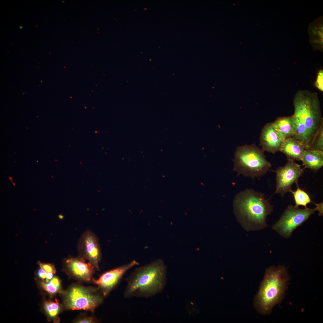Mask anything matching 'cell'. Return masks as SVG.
<instances>
[{"label": "cell", "instance_id": "obj_1", "mask_svg": "<svg viewBox=\"0 0 323 323\" xmlns=\"http://www.w3.org/2000/svg\"><path fill=\"white\" fill-rule=\"evenodd\" d=\"M233 203L235 215L246 230H256L266 226V218L273 208L264 194L246 189L236 195Z\"/></svg>", "mask_w": 323, "mask_h": 323}, {"label": "cell", "instance_id": "obj_2", "mask_svg": "<svg viewBox=\"0 0 323 323\" xmlns=\"http://www.w3.org/2000/svg\"><path fill=\"white\" fill-rule=\"evenodd\" d=\"M166 280V266L162 260H157L136 268L126 278L124 296L152 297L163 290Z\"/></svg>", "mask_w": 323, "mask_h": 323}, {"label": "cell", "instance_id": "obj_3", "mask_svg": "<svg viewBox=\"0 0 323 323\" xmlns=\"http://www.w3.org/2000/svg\"><path fill=\"white\" fill-rule=\"evenodd\" d=\"M290 278L284 266L267 268L259 290L254 300L257 311L263 315L270 314L273 307L284 298Z\"/></svg>", "mask_w": 323, "mask_h": 323}, {"label": "cell", "instance_id": "obj_4", "mask_svg": "<svg viewBox=\"0 0 323 323\" xmlns=\"http://www.w3.org/2000/svg\"><path fill=\"white\" fill-rule=\"evenodd\" d=\"M263 152L254 144L238 147L234 153L233 170L245 177H259L265 174L271 164Z\"/></svg>", "mask_w": 323, "mask_h": 323}, {"label": "cell", "instance_id": "obj_5", "mask_svg": "<svg viewBox=\"0 0 323 323\" xmlns=\"http://www.w3.org/2000/svg\"><path fill=\"white\" fill-rule=\"evenodd\" d=\"M293 104V115L304 124L312 139L323 123L318 94L307 90H299L294 96Z\"/></svg>", "mask_w": 323, "mask_h": 323}, {"label": "cell", "instance_id": "obj_6", "mask_svg": "<svg viewBox=\"0 0 323 323\" xmlns=\"http://www.w3.org/2000/svg\"><path fill=\"white\" fill-rule=\"evenodd\" d=\"M63 303L67 309L93 312L103 301L102 295L92 288L75 285L63 292Z\"/></svg>", "mask_w": 323, "mask_h": 323}, {"label": "cell", "instance_id": "obj_7", "mask_svg": "<svg viewBox=\"0 0 323 323\" xmlns=\"http://www.w3.org/2000/svg\"><path fill=\"white\" fill-rule=\"evenodd\" d=\"M316 211V207L312 209L306 206L304 209H300L298 207L290 205L279 220L273 225L272 228L283 237H289L295 229Z\"/></svg>", "mask_w": 323, "mask_h": 323}, {"label": "cell", "instance_id": "obj_8", "mask_svg": "<svg viewBox=\"0 0 323 323\" xmlns=\"http://www.w3.org/2000/svg\"><path fill=\"white\" fill-rule=\"evenodd\" d=\"M304 172V169L294 161L288 160L286 164L279 167L276 170V186L275 193L282 197L292 190L294 183L297 185L299 178Z\"/></svg>", "mask_w": 323, "mask_h": 323}, {"label": "cell", "instance_id": "obj_9", "mask_svg": "<svg viewBox=\"0 0 323 323\" xmlns=\"http://www.w3.org/2000/svg\"><path fill=\"white\" fill-rule=\"evenodd\" d=\"M78 247L79 257L88 260L98 269L102 254L97 236L90 230L85 231L79 239Z\"/></svg>", "mask_w": 323, "mask_h": 323}, {"label": "cell", "instance_id": "obj_10", "mask_svg": "<svg viewBox=\"0 0 323 323\" xmlns=\"http://www.w3.org/2000/svg\"><path fill=\"white\" fill-rule=\"evenodd\" d=\"M139 263L135 260L108 271L103 274L97 280H94L101 290L104 296H106L117 285L124 274Z\"/></svg>", "mask_w": 323, "mask_h": 323}, {"label": "cell", "instance_id": "obj_11", "mask_svg": "<svg viewBox=\"0 0 323 323\" xmlns=\"http://www.w3.org/2000/svg\"><path fill=\"white\" fill-rule=\"evenodd\" d=\"M78 257H69L64 261V270L75 278L84 281H89L95 267L90 263Z\"/></svg>", "mask_w": 323, "mask_h": 323}, {"label": "cell", "instance_id": "obj_12", "mask_svg": "<svg viewBox=\"0 0 323 323\" xmlns=\"http://www.w3.org/2000/svg\"><path fill=\"white\" fill-rule=\"evenodd\" d=\"M283 141L271 123H267L262 130L260 145L263 151L275 153L279 151Z\"/></svg>", "mask_w": 323, "mask_h": 323}, {"label": "cell", "instance_id": "obj_13", "mask_svg": "<svg viewBox=\"0 0 323 323\" xmlns=\"http://www.w3.org/2000/svg\"><path fill=\"white\" fill-rule=\"evenodd\" d=\"M305 149L302 143L293 137H290L284 141L279 151L284 154L288 160L301 161Z\"/></svg>", "mask_w": 323, "mask_h": 323}, {"label": "cell", "instance_id": "obj_14", "mask_svg": "<svg viewBox=\"0 0 323 323\" xmlns=\"http://www.w3.org/2000/svg\"><path fill=\"white\" fill-rule=\"evenodd\" d=\"M271 124L283 141L286 138L293 137L295 133L296 124L292 115L278 117Z\"/></svg>", "mask_w": 323, "mask_h": 323}, {"label": "cell", "instance_id": "obj_15", "mask_svg": "<svg viewBox=\"0 0 323 323\" xmlns=\"http://www.w3.org/2000/svg\"><path fill=\"white\" fill-rule=\"evenodd\" d=\"M301 161L304 168H308L316 171L323 165V151L305 149Z\"/></svg>", "mask_w": 323, "mask_h": 323}, {"label": "cell", "instance_id": "obj_16", "mask_svg": "<svg viewBox=\"0 0 323 323\" xmlns=\"http://www.w3.org/2000/svg\"><path fill=\"white\" fill-rule=\"evenodd\" d=\"M315 20L310 26L309 33L310 42L315 49H322L323 29L322 23L319 20Z\"/></svg>", "mask_w": 323, "mask_h": 323}, {"label": "cell", "instance_id": "obj_17", "mask_svg": "<svg viewBox=\"0 0 323 323\" xmlns=\"http://www.w3.org/2000/svg\"><path fill=\"white\" fill-rule=\"evenodd\" d=\"M44 308L49 319L56 323L59 322L58 316L62 310V306L57 300L45 301L44 304Z\"/></svg>", "mask_w": 323, "mask_h": 323}, {"label": "cell", "instance_id": "obj_18", "mask_svg": "<svg viewBox=\"0 0 323 323\" xmlns=\"http://www.w3.org/2000/svg\"><path fill=\"white\" fill-rule=\"evenodd\" d=\"M40 284L44 290L51 295L62 292L61 281L57 276H54L48 282L41 281Z\"/></svg>", "mask_w": 323, "mask_h": 323}, {"label": "cell", "instance_id": "obj_19", "mask_svg": "<svg viewBox=\"0 0 323 323\" xmlns=\"http://www.w3.org/2000/svg\"><path fill=\"white\" fill-rule=\"evenodd\" d=\"M293 194L295 205L298 207L302 205L306 207L307 204L311 202L310 197L308 194L303 190L300 188L297 185L296 190L290 192Z\"/></svg>", "mask_w": 323, "mask_h": 323}, {"label": "cell", "instance_id": "obj_20", "mask_svg": "<svg viewBox=\"0 0 323 323\" xmlns=\"http://www.w3.org/2000/svg\"><path fill=\"white\" fill-rule=\"evenodd\" d=\"M306 149L323 151V123L318 129Z\"/></svg>", "mask_w": 323, "mask_h": 323}, {"label": "cell", "instance_id": "obj_21", "mask_svg": "<svg viewBox=\"0 0 323 323\" xmlns=\"http://www.w3.org/2000/svg\"><path fill=\"white\" fill-rule=\"evenodd\" d=\"M315 86L321 92L323 91V70H320L317 74L316 81L315 82Z\"/></svg>", "mask_w": 323, "mask_h": 323}, {"label": "cell", "instance_id": "obj_22", "mask_svg": "<svg viewBox=\"0 0 323 323\" xmlns=\"http://www.w3.org/2000/svg\"><path fill=\"white\" fill-rule=\"evenodd\" d=\"M40 268L42 269L47 272H51L55 274L56 270L54 265L51 263H42L40 261L38 263Z\"/></svg>", "mask_w": 323, "mask_h": 323}, {"label": "cell", "instance_id": "obj_23", "mask_svg": "<svg viewBox=\"0 0 323 323\" xmlns=\"http://www.w3.org/2000/svg\"><path fill=\"white\" fill-rule=\"evenodd\" d=\"M95 322V319L92 317H86L77 320L75 322L78 323H91Z\"/></svg>", "mask_w": 323, "mask_h": 323}, {"label": "cell", "instance_id": "obj_24", "mask_svg": "<svg viewBox=\"0 0 323 323\" xmlns=\"http://www.w3.org/2000/svg\"><path fill=\"white\" fill-rule=\"evenodd\" d=\"M47 273L45 271L40 268L37 271V276L41 281H44L46 279Z\"/></svg>", "mask_w": 323, "mask_h": 323}, {"label": "cell", "instance_id": "obj_25", "mask_svg": "<svg viewBox=\"0 0 323 323\" xmlns=\"http://www.w3.org/2000/svg\"><path fill=\"white\" fill-rule=\"evenodd\" d=\"M316 205L317 211L319 212V215L322 216L323 215V202L318 204L314 203Z\"/></svg>", "mask_w": 323, "mask_h": 323}, {"label": "cell", "instance_id": "obj_26", "mask_svg": "<svg viewBox=\"0 0 323 323\" xmlns=\"http://www.w3.org/2000/svg\"><path fill=\"white\" fill-rule=\"evenodd\" d=\"M59 218H60V219H62L63 218V216L62 215H59Z\"/></svg>", "mask_w": 323, "mask_h": 323}, {"label": "cell", "instance_id": "obj_27", "mask_svg": "<svg viewBox=\"0 0 323 323\" xmlns=\"http://www.w3.org/2000/svg\"><path fill=\"white\" fill-rule=\"evenodd\" d=\"M22 27H23L21 25L19 28H20L21 29H22Z\"/></svg>", "mask_w": 323, "mask_h": 323}]
</instances>
